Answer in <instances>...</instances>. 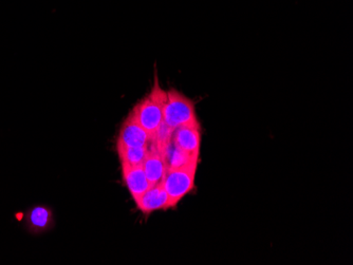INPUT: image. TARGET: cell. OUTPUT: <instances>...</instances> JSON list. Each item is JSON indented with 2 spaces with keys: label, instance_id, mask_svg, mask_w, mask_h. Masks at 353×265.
Returning a JSON list of instances; mask_svg holds the SVG:
<instances>
[{
  "label": "cell",
  "instance_id": "cell-1",
  "mask_svg": "<svg viewBox=\"0 0 353 265\" xmlns=\"http://www.w3.org/2000/svg\"><path fill=\"white\" fill-rule=\"evenodd\" d=\"M168 100V91L162 89L158 75L154 74L152 90L145 98L132 109L137 120L154 138L163 124L164 107Z\"/></svg>",
  "mask_w": 353,
  "mask_h": 265
},
{
  "label": "cell",
  "instance_id": "cell-2",
  "mask_svg": "<svg viewBox=\"0 0 353 265\" xmlns=\"http://www.w3.org/2000/svg\"><path fill=\"white\" fill-rule=\"evenodd\" d=\"M163 123L172 130L197 124L195 103L176 89H170L164 107Z\"/></svg>",
  "mask_w": 353,
  "mask_h": 265
},
{
  "label": "cell",
  "instance_id": "cell-3",
  "mask_svg": "<svg viewBox=\"0 0 353 265\" xmlns=\"http://www.w3.org/2000/svg\"><path fill=\"white\" fill-rule=\"evenodd\" d=\"M197 166L198 161H194L183 167L166 170L163 184L168 195V209L176 206L186 195L195 189Z\"/></svg>",
  "mask_w": 353,
  "mask_h": 265
},
{
  "label": "cell",
  "instance_id": "cell-4",
  "mask_svg": "<svg viewBox=\"0 0 353 265\" xmlns=\"http://www.w3.org/2000/svg\"><path fill=\"white\" fill-rule=\"evenodd\" d=\"M154 138L137 120L134 112H130L123 123L117 143L130 147H146Z\"/></svg>",
  "mask_w": 353,
  "mask_h": 265
},
{
  "label": "cell",
  "instance_id": "cell-5",
  "mask_svg": "<svg viewBox=\"0 0 353 265\" xmlns=\"http://www.w3.org/2000/svg\"><path fill=\"white\" fill-rule=\"evenodd\" d=\"M172 140L188 156L199 159L200 144H201V126L199 123L176 128L174 130Z\"/></svg>",
  "mask_w": 353,
  "mask_h": 265
},
{
  "label": "cell",
  "instance_id": "cell-6",
  "mask_svg": "<svg viewBox=\"0 0 353 265\" xmlns=\"http://www.w3.org/2000/svg\"><path fill=\"white\" fill-rule=\"evenodd\" d=\"M122 173L127 189L137 203L150 187L145 171L143 169L142 165H128L122 163Z\"/></svg>",
  "mask_w": 353,
  "mask_h": 265
},
{
  "label": "cell",
  "instance_id": "cell-7",
  "mask_svg": "<svg viewBox=\"0 0 353 265\" xmlns=\"http://www.w3.org/2000/svg\"><path fill=\"white\" fill-rule=\"evenodd\" d=\"M136 204L143 213H152L161 209H168V195L164 189L163 181L150 187Z\"/></svg>",
  "mask_w": 353,
  "mask_h": 265
},
{
  "label": "cell",
  "instance_id": "cell-8",
  "mask_svg": "<svg viewBox=\"0 0 353 265\" xmlns=\"http://www.w3.org/2000/svg\"><path fill=\"white\" fill-rule=\"evenodd\" d=\"M53 213L45 205H37L30 209L26 213V225L32 233H41L52 229Z\"/></svg>",
  "mask_w": 353,
  "mask_h": 265
},
{
  "label": "cell",
  "instance_id": "cell-9",
  "mask_svg": "<svg viewBox=\"0 0 353 265\" xmlns=\"http://www.w3.org/2000/svg\"><path fill=\"white\" fill-rule=\"evenodd\" d=\"M152 149H150L148 157L143 162V169L145 171L146 178L150 187L163 181L166 173L165 162L161 152L157 149L152 141ZM150 147V146H148Z\"/></svg>",
  "mask_w": 353,
  "mask_h": 265
},
{
  "label": "cell",
  "instance_id": "cell-10",
  "mask_svg": "<svg viewBox=\"0 0 353 265\" xmlns=\"http://www.w3.org/2000/svg\"><path fill=\"white\" fill-rule=\"evenodd\" d=\"M161 154L163 156L164 162H165L166 170L176 169V168L188 165L192 162L199 161V159L192 158L188 153H185L183 150L180 149L172 142V140L166 145Z\"/></svg>",
  "mask_w": 353,
  "mask_h": 265
},
{
  "label": "cell",
  "instance_id": "cell-11",
  "mask_svg": "<svg viewBox=\"0 0 353 265\" xmlns=\"http://www.w3.org/2000/svg\"><path fill=\"white\" fill-rule=\"evenodd\" d=\"M148 146H146V147H130V146L117 143V150H118L121 164L142 165L143 162L148 157V152H150Z\"/></svg>",
  "mask_w": 353,
  "mask_h": 265
}]
</instances>
